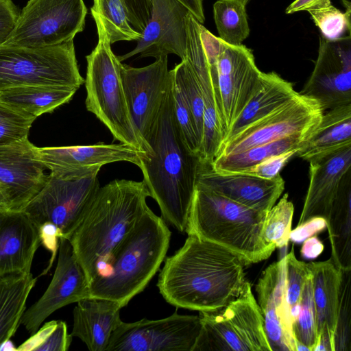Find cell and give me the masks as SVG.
Returning <instances> with one entry per match:
<instances>
[{
  "label": "cell",
  "instance_id": "cell-32",
  "mask_svg": "<svg viewBox=\"0 0 351 351\" xmlns=\"http://www.w3.org/2000/svg\"><path fill=\"white\" fill-rule=\"evenodd\" d=\"M311 134H294L245 150L217 156L210 164L219 173H243L267 158L290 150H298Z\"/></svg>",
  "mask_w": 351,
  "mask_h": 351
},
{
  "label": "cell",
  "instance_id": "cell-13",
  "mask_svg": "<svg viewBox=\"0 0 351 351\" xmlns=\"http://www.w3.org/2000/svg\"><path fill=\"white\" fill-rule=\"evenodd\" d=\"M324 111L315 99L300 95L262 119L249 125L219 148L215 158L294 134H311Z\"/></svg>",
  "mask_w": 351,
  "mask_h": 351
},
{
  "label": "cell",
  "instance_id": "cell-47",
  "mask_svg": "<svg viewBox=\"0 0 351 351\" xmlns=\"http://www.w3.org/2000/svg\"><path fill=\"white\" fill-rule=\"evenodd\" d=\"M39 232L41 244H43L45 248L51 251L52 254L49 266L43 273L46 274L51 268L54 261L59 247L58 240L64 237L61 231L55 225L49 222L41 225L39 227Z\"/></svg>",
  "mask_w": 351,
  "mask_h": 351
},
{
  "label": "cell",
  "instance_id": "cell-20",
  "mask_svg": "<svg viewBox=\"0 0 351 351\" xmlns=\"http://www.w3.org/2000/svg\"><path fill=\"white\" fill-rule=\"evenodd\" d=\"M195 186L267 213L283 192L285 181L280 174L267 179L243 173H219L210 164L201 162Z\"/></svg>",
  "mask_w": 351,
  "mask_h": 351
},
{
  "label": "cell",
  "instance_id": "cell-1",
  "mask_svg": "<svg viewBox=\"0 0 351 351\" xmlns=\"http://www.w3.org/2000/svg\"><path fill=\"white\" fill-rule=\"evenodd\" d=\"M245 260L218 244L188 235L168 256L157 287L163 298L177 307L198 311L223 308L243 291Z\"/></svg>",
  "mask_w": 351,
  "mask_h": 351
},
{
  "label": "cell",
  "instance_id": "cell-2",
  "mask_svg": "<svg viewBox=\"0 0 351 351\" xmlns=\"http://www.w3.org/2000/svg\"><path fill=\"white\" fill-rule=\"evenodd\" d=\"M143 181L115 179L99 187L69 239L87 280L106 275L113 254L149 208Z\"/></svg>",
  "mask_w": 351,
  "mask_h": 351
},
{
  "label": "cell",
  "instance_id": "cell-23",
  "mask_svg": "<svg viewBox=\"0 0 351 351\" xmlns=\"http://www.w3.org/2000/svg\"><path fill=\"white\" fill-rule=\"evenodd\" d=\"M350 169L351 145L309 161V185L298 225L315 217L326 219Z\"/></svg>",
  "mask_w": 351,
  "mask_h": 351
},
{
  "label": "cell",
  "instance_id": "cell-40",
  "mask_svg": "<svg viewBox=\"0 0 351 351\" xmlns=\"http://www.w3.org/2000/svg\"><path fill=\"white\" fill-rule=\"evenodd\" d=\"M189 104L200 147L204 127V101L197 79L188 60L184 58L173 69ZM200 150V149H199Z\"/></svg>",
  "mask_w": 351,
  "mask_h": 351
},
{
  "label": "cell",
  "instance_id": "cell-46",
  "mask_svg": "<svg viewBox=\"0 0 351 351\" xmlns=\"http://www.w3.org/2000/svg\"><path fill=\"white\" fill-rule=\"evenodd\" d=\"M325 228H326V221L324 217H313L291 230L289 241L301 243L307 238L315 235Z\"/></svg>",
  "mask_w": 351,
  "mask_h": 351
},
{
  "label": "cell",
  "instance_id": "cell-11",
  "mask_svg": "<svg viewBox=\"0 0 351 351\" xmlns=\"http://www.w3.org/2000/svg\"><path fill=\"white\" fill-rule=\"evenodd\" d=\"M99 187L97 175L64 180L49 173L43 187L23 210L38 228L51 223L61 231L64 239H69Z\"/></svg>",
  "mask_w": 351,
  "mask_h": 351
},
{
  "label": "cell",
  "instance_id": "cell-52",
  "mask_svg": "<svg viewBox=\"0 0 351 351\" xmlns=\"http://www.w3.org/2000/svg\"><path fill=\"white\" fill-rule=\"evenodd\" d=\"M245 5L251 1V0H239Z\"/></svg>",
  "mask_w": 351,
  "mask_h": 351
},
{
  "label": "cell",
  "instance_id": "cell-38",
  "mask_svg": "<svg viewBox=\"0 0 351 351\" xmlns=\"http://www.w3.org/2000/svg\"><path fill=\"white\" fill-rule=\"evenodd\" d=\"M72 336L68 333L66 324L62 320L47 322L16 350L26 351H66Z\"/></svg>",
  "mask_w": 351,
  "mask_h": 351
},
{
  "label": "cell",
  "instance_id": "cell-29",
  "mask_svg": "<svg viewBox=\"0 0 351 351\" xmlns=\"http://www.w3.org/2000/svg\"><path fill=\"white\" fill-rule=\"evenodd\" d=\"M77 90L55 86H25L0 91V102L19 114L36 119L68 103Z\"/></svg>",
  "mask_w": 351,
  "mask_h": 351
},
{
  "label": "cell",
  "instance_id": "cell-27",
  "mask_svg": "<svg viewBox=\"0 0 351 351\" xmlns=\"http://www.w3.org/2000/svg\"><path fill=\"white\" fill-rule=\"evenodd\" d=\"M298 94L291 82L276 72H262L251 97L230 125L221 145L249 125L292 100Z\"/></svg>",
  "mask_w": 351,
  "mask_h": 351
},
{
  "label": "cell",
  "instance_id": "cell-15",
  "mask_svg": "<svg viewBox=\"0 0 351 351\" xmlns=\"http://www.w3.org/2000/svg\"><path fill=\"white\" fill-rule=\"evenodd\" d=\"M36 150L38 160L50 171V174L64 180L97 175L104 165L117 162H128L140 167L143 160L149 159L146 153L120 143L36 147Z\"/></svg>",
  "mask_w": 351,
  "mask_h": 351
},
{
  "label": "cell",
  "instance_id": "cell-19",
  "mask_svg": "<svg viewBox=\"0 0 351 351\" xmlns=\"http://www.w3.org/2000/svg\"><path fill=\"white\" fill-rule=\"evenodd\" d=\"M152 10L136 47L117 56L120 62L140 54L156 59L173 53L185 58L187 43L186 16L189 10L178 0H151Z\"/></svg>",
  "mask_w": 351,
  "mask_h": 351
},
{
  "label": "cell",
  "instance_id": "cell-25",
  "mask_svg": "<svg viewBox=\"0 0 351 351\" xmlns=\"http://www.w3.org/2000/svg\"><path fill=\"white\" fill-rule=\"evenodd\" d=\"M312 274L313 295L316 310L317 343L313 351H334L343 270L330 258L308 263Z\"/></svg>",
  "mask_w": 351,
  "mask_h": 351
},
{
  "label": "cell",
  "instance_id": "cell-24",
  "mask_svg": "<svg viewBox=\"0 0 351 351\" xmlns=\"http://www.w3.org/2000/svg\"><path fill=\"white\" fill-rule=\"evenodd\" d=\"M40 244L38 227L23 210H0V276L29 273Z\"/></svg>",
  "mask_w": 351,
  "mask_h": 351
},
{
  "label": "cell",
  "instance_id": "cell-36",
  "mask_svg": "<svg viewBox=\"0 0 351 351\" xmlns=\"http://www.w3.org/2000/svg\"><path fill=\"white\" fill-rule=\"evenodd\" d=\"M295 343L313 351L318 341L317 317L313 295L312 274L307 278L301 294L300 311L292 324Z\"/></svg>",
  "mask_w": 351,
  "mask_h": 351
},
{
  "label": "cell",
  "instance_id": "cell-31",
  "mask_svg": "<svg viewBox=\"0 0 351 351\" xmlns=\"http://www.w3.org/2000/svg\"><path fill=\"white\" fill-rule=\"evenodd\" d=\"M351 176L343 184L326 219L331 259L343 271L351 270Z\"/></svg>",
  "mask_w": 351,
  "mask_h": 351
},
{
  "label": "cell",
  "instance_id": "cell-43",
  "mask_svg": "<svg viewBox=\"0 0 351 351\" xmlns=\"http://www.w3.org/2000/svg\"><path fill=\"white\" fill-rule=\"evenodd\" d=\"M34 121L0 102V145L27 138Z\"/></svg>",
  "mask_w": 351,
  "mask_h": 351
},
{
  "label": "cell",
  "instance_id": "cell-26",
  "mask_svg": "<svg viewBox=\"0 0 351 351\" xmlns=\"http://www.w3.org/2000/svg\"><path fill=\"white\" fill-rule=\"evenodd\" d=\"M77 303L71 336L80 339L90 351H106L113 331L121 322V307L114 301L93 298Z\"/></svg>",
  "mask_w": 351,
  "mask_h": 351
},
{
  "label": "cell",
  "instance_id": "cell-41",
  "mask_svg": "<svg viewBox=\"0 0 351 351\" xmlns=\"http://www.w3.org/2000/svg\"><path fill=\"white\" fill-rule=\"evenodd\" d=\"M172 95L175 117L184 141L189 149L199 157L200 144L197 136L192 112L182 86L174 73Z\"/></svg>",
  "mask_w": 351,
  "mask_h": 351
},
{
  "label": "cell",
  "instance_id": "cell-49",
  "mask_svg": "<svg viewBox=\"0 0 351 351\" xmlns=\"http://www.w3.org/2000/svg\"><path fill=\"white\" fill-rule=\"evenodd\" d=\"M191 13V14L200 23H204L205 16L204 14L202 0H178Z\"/></svg>",
  "mask_w": 351,
  "mask_h": 351
},
{
  "label": "cell",
  "instance_id": "cell-5",
  "mask_svg": "<svg viewBox=\"0 0 351 351\" xmlns=\"http://www.w3.org/2000/svg\"><path fill=\"white\" fill-rule=\"evenodd\" d=\"M266 214L195 186L185 232L234 252L247 265L256 263L276 249L262 236Z\"/></svg>",
  "mask_w": 351,
  "mask_h": 351
},
{
  "label": "cell",
  "instance_id": "cell-7",
  "mask_svg": "<svg viewBox=\"0 0 351 351\" xmlns=\"http://www.w3.org/2000/svg\"><path fill=\"white\" fill-rule=\"evenodd\" d=\"M199 30L215 89L223 140L251 97L262 71L250 49L224 42L202 23Z\"/></svg>",
  "mask_w": 351,
  "mask_h": 351
},
{
  "label": "cell",
  "instance_id": "cell-30",
  "mask_svg": "<svg viewBox=\"0 0 351 351\" xmlns=\"http://www.w3.org/2000/svg\"><path fill=\"white\" fill-rule=\"evenodd\" d=\"M37 278L31 272L0 276V346L16 332Z\"/></svg>",
  "mask_w": 351,
  "mask_h": 351
},
{
  "label": "cell",
  "instance_id": "cell-34",
  "mask_svg": "<svg viewBox=\"0 0 351 351\" xmlns=\"http://www.w3.org/2000/svg\"><path fill=\"white\" fill-rule=\"evenodd\" d=\"M91 12L100 18L110 44L120 40H138L142 36L132 26L123 0H93Z\"/></svg>",
  "mask_w": 351,
  "mask_h": 351
},
{
  "label": "cell",
  "instance_id": "cell-8",
  "mask_svg": "<svg viewBox=\"0 0 351 351\" xmlns=\"http://www.w3.org/2000/svg\"><path fill=\"white\" fill-rule=\"evenodd\" d=\"M84 83L73 40L39 48L0 45V91L25 86L77 90Z\"/></svg>",
  "mask_w": 351,
  "mask_h": 351
},
{
  "label": "cell",
  "instance_id": "cell-21",
  "mask_svg": "<svg viewBox=\"0 0 351 351\" xmlns=\"http://www.w3.org/2000/svg\"><path fill=\"white\" fill-rule=\"evenodd\" d=\"M255 289L271 351H296L287 302L284 257L263 271Z\"/></svg>",
  "mask_w": 351,
  "mask_h": 351
},
{
  "label": "cell",
  "instance_id": "cell-3",
  "mask_svg": "<svg viewBox=\"0 0 351 351\" xmlns=\"http://www.w3.org/2000/svg\"><path fill=\"white\" fill-rule=\"evenodd\" d=\"M147 143L153 153L139 167L142 181L157 202L161 218L184 233L201 160L182 138L175 117L172 86Z\"/></svg>",
  "mask_w": 351,
  "mask_h": 351
},
{
  "label": "cell",
  "instance_id": "cell-28",
  "mask_svg": "<svg viewBox=\"0 0 351 351\" xmlns=\"http://www.w3.org/2000/svg\"><path fill=\"white\" fill-rule=\"evenodd\" d=\"M351 145V104L324 112L322 120L296 156L308 162Z\"/></svg>",
  "mask_w": 351,
  "mask_h": 351
},
{
  "label": "cell",
  "instance_id": "cell-35",
  "mask_svg": "<svg viewBox=\"0 0 351 351\" xmlns=\"http://www.w3.org/2000/svg\"><path fill=\"white\" fill-rule=\"evenodd\" d=\"M343 2L346 8L345 12L332 5L330 0H322L306 10L326 39L337 40L347 31L350 32V2Z\"/></svg>",
  "mask_w": 351,
  "mask_h": 351
},
{
  "label": "cell",
  "instance_id": "cell-51",
  "mask_svg": "<svg viewBox=\"0 0 351 351\" xmlns=\"http://www.w3.org/2000/svg\"><path fill=\"white\" fill-rule=\"evenodd\" d=\"M0 210H9L5 198L0 191Z\"/></svg>",
  "mask_w": 351,
  "mask_h": 351
},
{
  "label": "cell",
  "instance_id": "cell-6",
  "mask_svg": "<svg viewBox=\"0 0 351 351\" xmlns=\"http://www.w3.org/2000/svg\"><path fill=\"white\" fill-rule=\"evenodd\" d=\"M91 14L97 25L98 43L86 57V109L110 130L114 140L149 156L152 149L138 130L131 114L121 78V62L111 49L100 18L94 12Z\"/></svg>",
  "mask_w": 351,
  "mask_h": 351
},
{
  "label": "cell",
  "instance_id": "cell-9",
  "mask_svg": "<svg viewBox=\"0 0 351 351\" xmlns=\"http://www.w3.org/2000/svg\"><path fill=\"white\" fill-rule=\"evenodd\" d=\"M199 312L202 328L193 351H271L248 281L241 293L223 308Z\"/></svg>",
  "mask_w": 351,
  "mask_h": 351
},
{
  "label": "cell",
  "instance_id": "cell-45",
  "mask_svg": "<svg viewBox=\"0 0 351 351\" xmlns=\"http://www.w3.org/2000/svg\"><path fill=\"white\" fill-rule=\"evenodd\" d=\"M19 13L12 0H0V45L14 29Z\"/></svg>",
  "mask_w": 351,
  "mask_h": 351
},
{
  "label": "cell",
  "instance_id": "cell-22",
  "mask_svg": "<svg viewBox=\"0 0 351 351\" xmlns=\"http://www.w3.org/2000/svg\"><path fill=\"white\" fill-rule=\"evenodd\" d=\"M199 25L200 23L189 12L186 16L185 58L197 79L204 101V127L199 158L202 162L211 164L222 143L223 133L215 89L199 36Z\"/></svg>",
  "mask_w": 351,
  "mask_h": 351
},
{
  "label": "cell",
  "instance_id": "cell-17",
  "mask_svg": "<svg viewBox=\"0 0 351 351\" xmlns=\"http://www.w3.org/2000/svg\"><path fill=\"white\" fill-rule=\"evenodd\" d=\"M89 298V282L70 241L60 239L57 266L43 295L25 311L21 320L32 335L58 309Z\"/></svg>",
  "mask_w": 351,
  "mask_h": 351
},
{
  "label": "cell",
  "instance_id": "cell-12",
  "mask_svg": "<svg viewBox=\"0 0 351 351\" xmlns=\"http://www.w3.org/2000/svg\"><path fill=\"white\" fill-rule=\"evenodd\" d=\"M202 328L196 315H171L156 320L121 322L106 351H193Z\"/></svg>",
  "mask_w": 351,
  "mask_h": 351
},
{
  "label": "cell",
  "instance_id": "cell-39",
  "mask_svg": "<svg viewBox=\"0 0 351 351\" xmlns=\"http://www.w3.org/2000/svg\"><path fill=\"white\" fill-rule=\"evenodd\" d=\"M284 258L287 302L293 324L299 314L302 291L311 271L308 263L295 258L293 247Z\"/></svg>",
  "mask_w": 351,
  "mask_h": 351
},
{
  "label": "cell",
  "instance_id": "cell-37",
  "mask_svg": "<svg viewBox=\"0 0 351 351\" xmlns=\"http://www.w3.org/2000/svg\"><path fill=\"white\" fill-rule=\"evenodd\" d=\"M293 212V204L285 193L266 214L262 236L267 243L274 244L276 248L288 245Z\"/></svg>",
  "mask_w": 351,
  "mask_h": 351
},
{
  "label": "cell",
  "instance_id": "cell-10",
  "mask_svg": "<svg viewBox=\"0 0 351 351\" xmlns=\"http://www.w3.org/2000/svg\"><path fill=\"white\" fill-rule=\"evenodd\" d=\"M86 14L84 0H29L3 44L39 48L64 43L84 30Z\"/></svg>",
  "mask_w": 351,
  "mask_h": 351
},
{
  "label": "cell",
  "instance_id": "cell-33",
  "mask_svg": "<svg viewBox=\"0 0 351 351\" xmlns=\"http://www.w3.org/2000/svg\"><path fill=\"white\" fill-rule=\"evenodd\" d=\"M245 5L239 0H217L213 14L219 37L232 45H242L250 34Z\"/></svg>",
  "mask_w": 351,
  "mask_h": 351
},
{
  "label": "cell",
  "instance_id": "cell-50",
  "mask_svg": "<svg viewBox=\"0 0 351 351\" xmlns=\"http://www.w3.org/2000/svg\"><path fill=\"white\" fill-rule=\"evenodd\" d=\"M322 0H295L285 10L286 14L306 11Z\"/></svg>",
  "mask_w": 351,
  "mask_h": 351
},
{
  "label": "cell",
  "instance_id": "cell-44",
  "mask_svg": "<svg viewBox=\"0 0 351 351\" xmlns=\"http://www.w3.org/2000/svg\"><path fill=\"white\" fill-rule=\"evenodd\" d=\"M298 150H290L270 156L246 170L243 173L253 175L263 178L271 179L280 174V170L287 162L296 154Z\"/></svg>",
  "mask_w": 351,
  "mask_h": 351
},
{
  "label": "cell",
  "instance_id": "cell-48",
  "mask_svg": "<svg viewBox=\"0 0 351 351\" xmlns=\"http://www.w3.org/2000/svg\"><path fill=\"white\" fill-rule=\"evenodd\" d=\"M324 249V244L315 234L302 242L300 254L304 259H315L322 254Z\"/></svg>",
  "mask_w": 351,
  "mask_h": 351
},
{
  "label": "cell",
  "instance_id": "cell-16",
  "mask_svg": "<svg viewBox=\"0 0 351 351\" xmlns=\"http://www.w3.org/2000/svg\"><path fill=\"white\" fill-rule=\"evenodd\" d=\"M120 70L132 119L147 143L172 86L173 73L168 69V56L139 68L121 63Z\"/></svg>",
  "mask_w": 351,
  "mask_h": 351
},
{
  "label": "cell",
  "instance_id": "cell-42",
  "mask_svg": "<svg viewBox=\"0 0 351 351\" xmlns=\"http://www.w3.org/2000/svg\"><path fill=\"white\" fill-rule=\"evenodd\" d=\"M350 271H343L338 317L333 338L334 351L350 350Z\"/></svg>",
  "mask_w": 351,
  "mask_h": 351
},
{
  "label": "cell",
  "instance_id": "cell-14",
  "mask_svg": "<svg viewBox=\"0 0 351 351\" xmlns=\"http://www.w3.org/2000/svg\"><path fill=\"white\" fill-rule=\"evenodd\" d=\"M316 100L324 112L351 104V38L319 36L314 69L299 93Z\"/></svg>",
  "mask_w": 351,
  "mask_h": 351
},
{
  "label": "cell",
  "instance_id": "cell-4",
  "mask_svg": "<svg viewBox=\"0 0 351 351\" xmlns=\"http://www.w3.org/2000/svg\"><path fill=\"white\" fill-rule=\"evenodd\" d=\"M170 239L166 222L149 208L113 254L106 275L90 283L89 298L125 306L159 269Z\"/></svg>",
  "mask_w": 351,
  "mask_h": 351
},
{
  "label": "cell",
  "instance_id": "cell-18",
  "mask_svg": "<svg viewBox=\"0 0 351 351\" xmlns=\"http://www.w3.org/2000/svg\"><path fill=\"white\" fill-rule=\"evenodd\" d=\"M36 149L28 137L0 145V191L9 210H23L47 181Z\"/></svg>",
  "mask_w": 351,
  "mask_h": 351
}]
</instances>
